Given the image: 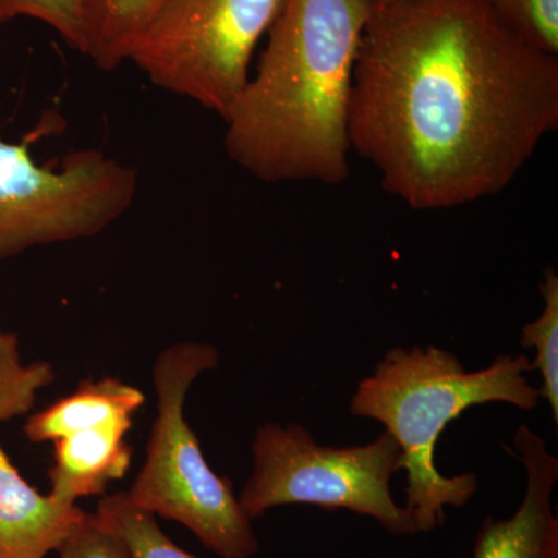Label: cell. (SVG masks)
<instances>
[{
	"mask_svg": "<svg viewBox=\"0 0 558 558\" xmlns=\"http://www.w3.org/2000/svg\"><path fill=\"white\" fill-rule=\"evenodd\" d=\"M145 400L142 389L113 377L84 380L72 395L28 417L24 435L35 444L54 442L81 429L132 424Z\"/></svg>",
	"mask_w": 558,
	"mask_h": 558,
	"instance_id": "obj_11",
	"label": "cell"
},
{
	"mask_svg": "<svg viewBox=\"0 0 558 558\" xmlns=\"http://www.w3.org/2000/svg\"><path fill=\"white\" fill-rule=\"evenodd\" d=\"M54 379L51 363L24 365L16 333L0 330V424L31 413L40 389Z\"/></svg>",
	"mask_w": 558,
	"mask_h": 558,
	"instance_id": "obj_15",
	"label": "cell"
},
{
	"mask_svg": "<svg viewBox=\"0 0 558 558\" xmlns=\"http://www.w3.org/2000/svg\"><path fill=\"white\" fill-rule=\"evenodd\" d=\"M131 428L132 424L100 425L54 440L51 497L76 505L80 498L105 495L112 481L124 478L132 464L126 442Z\"/></svg>",
	"mask_w": 558,
	"mask_h": 558,
	"instance_id": "obj_10",
	"label": "cell"
},
{
	"mask_svg": "<svg viewBox=\"0 0 558 558\" xmlns=\"http://www.w3.org/2000/svg\"><path fill=\"white\" fill-rule=\"evenodd\" d=\"M86 513L76 505L39 494L0 446V558H46Z\"/></svg>",
	"mask_w": 558,
	"mask_h": 558,
	"instance_id": "obj_9",
	"label": "cell"
},
{
	"mask_svg": "<svg viewBox=\"0 0 558 558\" xmlns=\"http://www.w3.org/2000/svg\"><path fill=\"white\" fill-rule=\"evenodd\" d=\"M219 360L218 349L196 341L160 352L153 366L157 417L145 464L128 495L138 508L190 529L219 558H252L259 550L253 521L231 480L209 468L183 410L194 381Z\"/></svg>",
	"mask_w": 558,
	"mask_h": 558,
	"instance_id": "obj_4",
	"label": "cell"
},
{
	"mask_svg": "<svg viewBox=\"0 0 558 558\" xmlns=\"http://www.w3.org/2000/svg\"><path fill=\"white\" fill-rule=\"evenodd\" d=\"M252 453V475L238 497L252 521L279 506L312 505L369 517L396 537L417 535L409 510L392 497L402 451L387 432L363 446L332 447L303 425L266 422Z\"/></svg>",
	"mask_w": 558,
	"mask_h": 558,
	"instance_id": "obj_6",
	"label": "cell"
},
{
	"mask_svg": "<svg viewBox=\"0 0 558 558\" xmlns=\"http://www.w3.org/2000/svg\"><path fill=\"white\" fill-rule=\"evenodd\" d=\"M58 553L60 558H131L123 539L97 513H86Z\"/></svg>",
	"mask_w": 558,
	"mask_h": 558,
	"instance_id": "obj_18",
	"label": "cell"
},
{
	"mask_svg": "<svg viewBox=\"0 0 558 558\" xmlns=\"http://www.w3.org/2000/svg\"><path fill=\"white\" fill-rule=\"evenodd\" d=\"M532 49L558 57V0H481Z\"/></svg>",
	"mask_w": 558,
	"mask_h": 558,
	"instance_id": "obj_16",
	"label": "cell"
},
{
	"mask_svg": "<svg viewBox=\"0 0 558 558\" xmlns=\"http://www.w3.org/2000/svg\"><path fill=\"white\" fill-rule=\"evenodd\" d=\"M284 0H165L128 61L150 83L218 113H229L250 78L256 46Z\"/></svg>",
	"mask_w": 558,
	"mask_h": 558,
	"instance_id": "obj_7",
	"label": "cell"
},
{
	"mask_svg": "<svg viewBox=\"0 0 558 558\" xmlns=\"http://www.w3.org/2000/svg\"><path fill=\"white\" fill-rule=\"evenodd\" d=\"M17 17H31L49 25L68 43L70 49L83 54L81 0H0V25Z\"/></svg>",
	"mask_w": 558,
	"mask_h": 558,
	"instance_id": "obj_17",
	"label": "cell"
},
{
	"mask_svg": "<svg viewBox=\"0 0 558 558\" xmlns=\"http://www.w3.org/2000/svg\"><path fill=\"white\" fill-rule=\"evenodd\" d=\"M366 5L369 7L371 11L380 9V7L387 5V3L392 2V0H363Z\"/></svg>",
	"mask_w": 558,
	"mask_h": 558,
	"instance_id": "obj_19",
	"label": "cell"
},
{
	"mask_svg": "<svg viewBox=\"0 0 558 558\" xmlns=\"http://www.w3.org/2000/svg\"><path fill=\"white\" fill-rule=\"evenodd\" d=\"M95 513L123 539L131 558H199L179 548L161 531L157 515L138 508L128 492L102 495Z\"/></svg>",
	"mask_w": 558,
	"mask_h": 558,
	"instance_id": "obj_13",
	"label": "cell"
},
{
	"mask_svg": "<svg viewBox=\"0 0 558 558\" xmlns=\"http://www.w3.org/2000/svg\"><path fill=\"white\" fill-rule=\"evenodd\" d=\"M165 0H81L84 57L112 72L128 61L135 40Z\"/></svg>",
	"mask_w": 558,
	"mask_h": 558,
	"instance_id": "obj_12",
	"label": "cell"
},
{
	"mask_svg": "<svg viewBox=\"0 0 558 558\" xmlns=\"http://www.w3.org/2000/svg\"><path fill=\"white\" fill-rule=\"evenodd\" d=\"M531 360L524 354L498 355L487 368L468 371L447 349H389L360 380L349 410L380 422L402 451L407 472L405 509L417 534L446 523V508L461 509L478 492L473 472L446 476L435 464L440 435L464 411L483 403H508L521 411L537 409L539 388L527 379Z\"/></svg>",
	"mask_w": 558,
	"mask_h": 558,
	"instance_id": "obj_3",
	"label": "cell"
},
{
	"mask_svg": "<svg viewBox=\"0 0 558 558\" xmlns=\"http://www.w3.org/2000/svg\"><path fill=\"white\" fill-rule=\"evenodd\" d=\"M558 128V57L481 0H392L371 11L349 100V145L413 209L508 189Z\"/></svg>",
	"mask_w": 558,
	"mask_h": 558,
	"instance_id": "obj_1",
	"label": "cell"
},
{
	"mask_svg": "<svg viewBox=\"0 0 558 558\" xmlns=\"http://www.w3.org/2000/svg\"><path fill=\"white\" fill-rule=\"evenodd\" d=\"M545 306L534 322L521 329V348L534 349L532 371L542 374L539 396L548 402L554 424H558V275L548 267L539 284Z\"/></svg>",
	"mask_w": 558,
	"mask_h": 558,
	"instance_id": "obj_14",
	"label": "cell"
},
{
	"mask_svg": "<svg viewBox=\"0 0 558 558\" xmlns=\"http://www.w3.org/2000/svg\"><path fill=\"white\" fill-rule=\"evenodd\" d=\"M64 123L47 110L21 142L0 137V260L38 245L90 240L134 204L137 170L100 149L72 150L60 167L35 160L32 146Z\"/></svg>",
	"mask_w": 558,
	"mask_h": 558,
	"instance_id": "obj_5",
	"label": "cell"
},
{
	"mask_svg": "<svg viewBox=\"0 0 558 558\" xmlns=\"http://www.w3.org/2000/svg\"><path fill=\"white\" fill-rule=\"evenodd\" d=\"M513 447L526 470L523 501L509 519L484 520L473 558H558V519L553 509L558 458L527 425L517 429Z\"/></svg>",
	"mask_w": 558,
	"mask_h": 558,
	"instance_id": "obj_8",
	"label": "cell"
},
{
	"mask_svg": "<svg viewBox=\"0 0 558 558\" xmlns=\"http://www.w3.org/2000/svg\"><path fill=\"white\" fill-rule=\"evenodd\" d=\"M371 9L363 0H284L258 69L223 117L227 154L264 182L349 175V100Z\"/></svg>",
	"mask_w": 558,
	"mask_h": 558,
	"instance_id": "obj_2",
	"label": "cell"
}]
</instances>
